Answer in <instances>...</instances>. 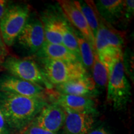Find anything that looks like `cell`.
<instances>
[{
    "mask_svg": "<svg viewBox=\"0 0 134 134\" xmlns=\"http://www.w3.org/2000/svg\"><path fill=\"white\" fill-rule=\"evenodd\" d=\"M61 32L62 36V45L74 54L78 60L81 62L78 42L73 31V27H72L71 24L63 17L61 18Z\"/></svg>",
    "mask_w": 134,
    "mask_h": 134,
    "instance_id": "e0dca14e",
    "label": "cell"
},
{
    "mask_svg": "<svg viewBox=\"0 0 134 134\" xmlns=\"http://www.w3.org/2000/svg\"><path fill=\"white\" fill-rule=\"evenodd\" d=\"M131 86L126 75L123 58L115 62L109 72L107 98L115 110L124 109L130 99Z\"/></svg>",
    "mask_w": 134,
    "mask_h": 134,
    "instance_id": "5b68a950",
    "label": "cell"
},
{
    "mask_svg": "<svg viewBox=\"0 0 134 134\" xmlns=\"http://www.w3.org/2000/svg\"><path fill=\"white\" fill-rule=\"evenodd\" d=\"M66 113L57 104L48 103L37 115L31 124L47 131L57 133L63 128Z\"/></svg>",
    "mask_w": 134,
    "mask_h": 134,
    "instance_id": "9c48e42d",
    "label": "cell"
},
{
    "mask_svg": "<svg viewBox=\"0 0 134 134\" xmlns=\"http://www.w3.org/2000/svg\"><path fill=\"white\" fill-rule=\"evenodd\" d=\"M20 134H57L43 130L36 125L31 124L24 130L20 132Z\"/></svg>",
    "mask_w": 134,
    "mask_h": 134,
    "instance_id": "44dd1931",
    "label": "cell"
},
{
    "mask_svg": "<svg viewBox=\"0 0 134 134\" xmlns=\"http://www.w3.org/2000/svg\"><path fill=\"white\" fill-rule=\"evenodd\" d=\"M50 99L52 103L60 105L64 109L80 113H86L96 115L98 110L93 98L89 97L61 94L51 91Z\"/></svg>",
    "mask_w": 134,
    "mask_h": 134,
    "instance_id": "30bf717a",
    "label": "cell"
},
{
    "mask_svg": "<svg viewBox=\"0 0 134 134\" xmlns=\"http://www.w3.org/2000/svg\"><path fill=\"white\" fill-rule=\"evenodd\" d=\"M0 91L48 100L51 91L11 75L3 74L0 76Z\"/></svg>",
    "mask_w": 134,
    "mask_h": 134,
    "instance_id": "8992f818",
    "label": "cell"
},
{
    "mask_svg": "<svg viewBox=\"0 0 134 134\" xmlns=\"http://www.w3.org/2000/svg\"><path fill=\"white\" fill-rule=\"evenodd\" d=\"M10 129L8 126L1 110H0V134H9Z\"/></svg>",
    "mask_w": 134,
    "mask_h": 134,
    "instance_id": "603a6c76",
    "label": "cell"
},
{
    "mask_svg": "<svg viewBox=\"0 0 134 134\" xmlns=\"http://www.w3.org/2000/svg\"><path fill=\"white\" fill-rule=\"evenodd\" d=\"M57 2L65 18L88 42L93 50H96L94 37L86 19L80 9L78 1L59 0Z\"/></svg>",
    "mask_w": 134,
    "mask_h": 134,
    "instance_id": "ba28073f",
    "label": "cell"
},
{
    "mask_svg": "<svg viewBox=\"0 0 134 134\" xmlns=\"http://www.w3.org/2000/svg\"><path fill=\"white\" fill-rule=\"evenodd\" d=\"M78 6L86 19L94 37H96L99 25L100 16L93 1H78Z\"/></svg>",
    "mask_w": 134,
    "mask_h": 134,
    "instance_id": "2e32d148",
    "label": "cell"
},
{
    "mask_svg": "<svg viewBox=\"0 0 134 134\" xmlns=\"http://www.w3.org/2000/svg\"><path fill=\"white\" fill-rule=\"evenodd\" d=\"M91 70L92 78L97 90H103L106 88L108 86L109 75L107 68L100 62L96 50H94V60Z\"/></svg>",
    "mask_w": 134,
    "mask_h": 134,
    "instance_id": "ac0fdd59",
    "label": "cell"
},
{
    "mask_svg": "<svg viewBox=\"0 0 134 134\" xmlns=\"http://www.w3.org/2000/svg\"><path fill=\"white\" fill-rule=\"evenodd\" d=\"M73 31L78 42L81 63L85 69L91 70L94 60V50L88 41L76 29Z\"/></svg>",
    "mask_w": 134,
    "mask_h": 134,
    "instance_id": "d6986e66",
    "label": "cell"
},
{
    "mask_svg": "<svg viewBox=\"0 0 134 134\" xmlns=\"http://www.w3.org/2000/svg\"><path fill=\"white\" fill-rule=\"evenodd\" d=\"M10 3V1L6 0H0V22L4 16Z\"/></svg>",
    "mask_w": 134,
    "mask_h": 134,
    "instance_id": "cb8c5ba5",
    "label": "cell"
},
{
    "mask_svg": "<svg viewBox=\"0 0 134 134\" xmlns=\"http://www.w3.org/2000/svg\"><path fill=\"white\" fill-rule=\"evenodd\" d=\"M134 1L133 0L124 1V8L122 18H124L125 21H130L133 16Z\"/></svg>",
    "mask_w": 134,
    "mask_h": 134,
    "instance_id": "ffe728a7",
    "label": "cell"
},
{
    "mask_svg": "<svg viewBox=\"0 0 134 134\" xmlns=\"http://www.w3.org/2000/svg\"><path fill=\"white\" fill-rule=\"evenodd\" d=\"M88 134H110L108 130L103 127H99L96 129H93L89 132Z\"/></svg>",
    "mask_w": 134,
    "mask_h": 134,
    "instance_id": "d4e9b609",
    "label": "cell"
},
{
    "mask_svg": "<svg viewBox=\"0 0 134 134\" xmlns=\"http://www.w3.org/2000/svg\"><path fill=\"white\" fill-rule=\"evenodd\" d=\"M31 15L28 4L10 3L0 22V34L7 47L12 46Z\"/></svg>",
    "mask_w": 134,
    "mask_h": 134,
    "instance_id": "7a4b0ae2",
    "label": "cell"
},
{
    "mask_svg": "<svg viewBox=\"0 0 134 134\" xmlns=\"http://www.w3.org/2000/svg\"><path fill=\"white\" fill-rule=\"evenodd\" d=\"M16 41L29 53L36 54L46 42L41 19L30 15Z\"/></svg>",
    "mask_w": 134,
    "mask_h": 134,
    "instance_id": "52a82bcc",
    "label": "cell"
},
{
    "mask_svg": "<svg viewBox=\"0 0 134 134\" xmlns=\"http://www.w3.org/2000/svg\"><path fill=\"white\" fill-rule=\"evenodd\" d=\"M2 68L16 78L40 85L48 91L53 90V86L48 81L41 66L32 59L8 56Z\"/></svg>",
    "mask_w": 134,
    "mask_h": 134,
    "instance_id": "277c9868",
    "label": "cell"
},
{
    "mask_svg": "<svg viewBox=\"0 0 134 134\" xmlns=\"http://www.w3.org/2000/svg\"><path fill=\"white\" fill-rule=\"evenodd\" d=\"M36 55L39 58L60 60L67 62H80L76 57L63 45L50 43L46 42H45Z\"/></svg>",
    "mask_w": 134,
    "mask_h": 134,
    "instance_id": "5bb4252c",
    "label": "cell"
},
{
    "mask_svg": "<svg viewBox=\"0 0 134 134\" xmlns=\"http://www.w3.org/2000/svg\"><path fill=\"white\" fill-rule=\"evenodd\" d=\"M94 3L100 17L109 24L112 26L122 19L124 1L98 0Z\"/></svg>",
    "mask_w": 134,
    "mask_h": 134,
    "instance_id": "4fadbf2b",
    "label": "cell"
},
{
    "mask_svg": "<svg viewBox=\"0 0 134 134\" xmlns=\"http://www.w3.org/2000/svg\"><path fill=\"white\" fill-rule=\"evenodd\" d=\"M64 109L66 117L63 127V134H88L93 129L96 115Z\"/></svg>",
    "mask_w": 134,
    "mask_h": 134,
    "instance_id": "7c38bea8",
    "label": "cell"
},
{
    "mask_svg": "<svg viewBox=\"0 0 134 134\" xmlns=\"http://www.w3.org/2000/svg\"><path fill=\"white\" fill-rule=\"evenodd\" d=\"M54 91L61 94L89 97L93 98L98 94L96 85L91 76L88 75L76 79L53 86Z\"/></svg>",
    "mask_w": 134,
    "mask_h": 134,
    "instance_id": "8fae6325",
    "label": "cell"
},
{
    "mask_svg": "<svg viewBox=\"0 0 134 134\" xmlns=\"http://www.w3.org/2000/svg\"><path fill=\"white\" fill-rule=\"evenodd\" d=\"M40 62L43 74L53 86L79 79L89 75L80 62H67L40 58Z\"/></svg>",
    "mask_w": 134,
    "mask_h": 134,
    "instance_id": "3957f363",
    "label": "cell"
},
{
    "mask_svg": "<svg viewBox=\"0 0 134 134\" xmlns=\"http://www.w3.org/2000/svg\"><path fill=\"white\" fill-rule=\"evenodd\" d=\"M61 18L52 14H46L42 18L46 42L62 44L61 32Z\"/></svg>",
    "mask_w": 134,
    "mask_h": 134,
    "instance_id": "9a60e30c",
    "label": "cell"
},
{
    "mask_svg": "<svg viewBox=\"0 0 134 134\" xmlns=\"http://www.w3.org/2000/svg\"><path fill=\"white\" fill-rule=\"evenodd\" d=\"M8 54H9V52H8L7 46L4 43L0 34V70L3 69L2 65L8 56Z\"/></svg>",
    "mask_w": 134,
    "mask_h": 134,
    "instance_id": "7402d4cb",
    "label": "cell"
},
{
    "mask_svg": "<svg viewBox=\"0 0 134 134\" xmlns=\"http://www.w3.org/2000/svg\"><path fill=\"white\" fill-rule=\"evenodd\" d=\"M48 100L0 91V110L9 129L21 132L34 120Z\"/></svg>",
    "mask_w": 134,
    "mask_h": 134,
    "instance_id": "6da1fadb",
    "label": "cell"
}]
</instances>
